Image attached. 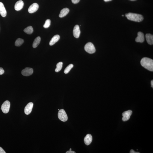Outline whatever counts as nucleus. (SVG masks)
Returning <instances> with one entry per match:
<instances>
[{
    "mask_svg": "<svg viewBox=\"0 0 153 153\" xmlns=\"http://www.w3.org/2000/svg\"><path fill=\"white\" fill-rule=\"evenodd\" d=\"M151 87L153 88V80H152L151 82Z\"/></svg>",
    "mask_w": 153,
    "mask_h": 153,
    "instance_id": "29",
    "label": "nucleus"
},
{
    "mask_svg": "<svg viewBox=\"0 0 153 153\" xmlns=\"http://www.w3.org/2000/svg\"><path fill=\"white\" fill-rule=\"evenodd\" d=\"M141 64L142 66L150 71H153V60L149 58L144 57L141 61Z\"/></svg>",
    "mask_w": 153,
    "mask_h": 153,
    "instance_id": "1",
    "label": "nucleus"
},
{
    "mask_svg": "<svg viewBox=\"0 0 153 153\" xmlns=\"http://www.w3.org/2000/svg\"><path fill=\"white\" fill-rule=\"evenodd\" d=\"M58 117L59 119L64 122L67 121L68 119L67 115L63 109H61L59 110L58 114Z\"/></svg>",
    "mask_w": 153,
    "mask_h": 153,
    "instance_id": "4",
    "label": "nucleus"
},
{
    "mask_svg": "<svg viewBox=\"0 0 153 153\" xmlns=\"http://www.w3.org/2000/svg\"><path fill=\"white\" fill-rule=\"evenodd\" d=\"M10 106V102L7 100L1 106V109L4 114H7L9 111Z\"/></svg>",
    "mask_w": 153,
    "mask_h": 153,
    "instance_id": "5",
    "label": "nucleus"
},
{
    "mask_svg": "<svg viewBox=\"0 0 153 153\" xmlns=\"http://www.w3.org/2000/svg\"><path fill=\"white\" fill-rule=\"evenodd\" d=\"M104 0L105 2H108V1H111L112 0Z\"/></svg>",
    "mask_w": 153,
    "mask_h": 153,
    "instance_id": "30",
    "label": "nucleus"
},
{
    "mask_svg": "<svg viewBox=\"0 0 153 153\" xmlns=\"http://www.w3.org/2000/svg\"><path fill=\"white\" fill-rule=\"evenodd\" d=\"M122 16H124V15H122Z\"/></svg>",
    "mask_w": 153,
    "mask_h": 153,
    "instance_id": "33",
    "label": "nucleus"
},
{
    "mask_svg": "<svg viewBox=\"0 0 153 153\" xmlns=\"http://www.w3.org/2000/svg\"><path fill=\"white\" fill-rule=\"evenodd\" d=\"M69 11V9L67 8L63 9L60 11V14L59 15V17L62 18L64 17L68 14Z\"/></svg>",
    "mask_w": 153,
    "mask_h": 153,
    "instance_id": "17",
    "label": "nucleus"
},
{
    "mask_svg": "<svg viewBox=\"0 0 153 153\" xmlns=\"http://www.w3.org/2000/svg\"><path fill=\"white\" fill-rule=\"evenodd\" d=\"M38 4L36 3H34L31 5L28 9V12L30 13H33L36 11L39 8Z\"/></svg>",
    "mask_w": 153,
    "mask_h": 153,
    "instance_id": "8",
    "label": "nucleus"
},
{
    "mask_svg": "<svg viewBox=\"0 0 153 153\" xmlns=\"http://www.w3.org/2000/svg\"><path fill=\"white\" fill-rule=\"evenodd\" d=\"M81 31L80 30L79 26L78 25H76L74 28L73 34L75 38H79Z\"/></svg>",
    "mask_w": 153,
    "mask_h": 153,
    "instance_id": "10",
    "label": "nucleus"
},
{
    "mask_svg": "<svg viewBox=\"0 0 153 153\" xmlns=\"http://www.w3.org/2000/svg\"><path fill=\"white\" fill-rule=\"evenodd\" d=\"M145 40L144 35L142 32H139L138 33V36L135 41L137 42L143 43Z\"/></svg>",
    "mask_w": 153,
    "mask_h": 153,
    "instance_id": "11",
    "label": "nucleus"
},
{
    "mask_svg": "<svg viewBox=\"0 0 153 153\" xmlns=\"http://www.w3.org/2000/svg\"><path fill=\"white\" fill-rule=\"evenodd\" d=\"M33 73V70L32 68H26L23 70L21 73L24 76H28L32 75Z\"/></svg>",
    "mask_w": 153,
    "mask_h": 153,
    "instance_id": "6",
    "label": "nucleus"
},
{
    "mask_svg": "<svg viewBox=\"0 0 153 153\" xmlns=\"http://www.w3.org/2000/svg\"><path fill=\"white\" fill-rule=\"evenodd\" d=\"M0 14L3 17H5L7 15V11L4 4L0 2Z\"/></svg>",
    "mask_w": 153,
    "mask_h": 153,
    "instance_id": "13",
    "label": "nucleus"
},
{
    "mask_svg": "<svg viewBox=\"0 0 153 153\" xmlns=\"http://www.w3.org/2000/svg\"><path fill=\"white\" fill-rule=\"evenodd\" d=\"M4 73V71L2 68H0V75H2Z\"/></svg>",
    "mask_w": 153,
    "mask_h": 153,
    "instance_id": "24",
    "label": "nucleus"
},
{
    "mask_svg": "<svg viewBox=\"0 0 153 153\" xmlns=\"http://www.w3.org/2000/svg\"><path fill=\"white\" fill-rule=\"evenodd\" d=\"M131 0V1H134V0Z\"/></svg>",
    "mask_w": 153,
    "mask_h": 153,
    "instance_id": "32",
    "label": "nucleus"
},
{
    "mask_svg": "<svg viewBox=\"0 0 153 153\" xmlns=\"http://www.w3.org/2000/svg\"><path fill=\"white\" fill-rule=\"evenodd\" d=\"M132 114V111L130 110L126 111L123 112L122 114L123 121H128L130 119Z\"/></svg>",
    "mask_w": 153,
    "mask_h": 153,
    "instance_id": "7",
    "label": "nucleus"
},
{
    "mask_svg": "<svg viewBox=\"0 0 153 153\" xmlns=\"http://www.w3.org/2000/svg\"><path fill=\"white\" fill-rule=\"evenodd\" d=\"M71 150H72V149H71V148H70V150H69V151Z\"/></svg>",
    "mask_w": 153,
    "mask_h": 153,
    "instance_id": "31",
    "label": "nucleus"
},
{
    "mask_svg": "<svg viewBox=\"0 0 153 153\" xmlns=\"http://www.w3.org/2000/svg\"><path fill=\"white\" fill-rule=\"evenodd\" d=\"M51 23V21L50 19H48L46 20L45 24L44 25V27L45 28H47L50 26Z\"/></svg>",
    "mask_w": 153,
    "mask_h": 153,
    "instance_id": "23",
    "label": "nucleus"
},
{
    "mask_svg": "<svg viewBox=\"0 0 153 153\" xmlns=\"http://www.w3.org/2000/svg\"><path fill=\"white\" fill-rule=\"evenodd\" d=\"M33 104L32 102H30L27 105L25 109V114L26 115H29L32 112L33 108Z\"/></svg>",
    "mask_w": 153,
    "mask_h": 153,
    "instance_id": "9",
    "label": "nucleus"
},
{
    "mask_svg": "<svg viewBox=\"0 0 153 153\" xmlns=\"http://www.w3.org/2000/svg\"><path fill=\"white\" fill-rule=\"evenodd\" d=\"M41 38L40 37H38L35 39L34 40L33 44L32 46L34 48H36L40 42Z\"/></svg>",
    "mask_w": 153,
    "mask_h": 153,
    "instance_id": "18",
    "label": "nucleus"
},
{
    "mask_svg": "<svg viewBox=\"0 0 153 153\" xmlns=\"http://www.w3.org/2000/svg\"><path fill=\"white\" fill-rule=\"evenodd\" d=\"M93 140V137L91 135L88 134L84 138V143L86 145H88L90 144Z\"/></svg>",
    "mask_w": 153,
    "mask_h": 153,
    "instance_id": "14",
    "label": "nucleus"
},
{
    "mask_svg": "<svg viewBox=\"0 0 153 153\" xmlns=\"http://www.w3.org/2000/svg\"><path fill=\"white\" fill-rule=\"evenodd\" d=\"M63 63L62 62H60L58 63L56 65V68L55 69V71L56 72H59L61 70L62 67Z\"/></svg>",
    "mask_w": 153,
    "mask_h": 153,
    "instance_id": "21",
    "label": "nucleus"
},
{
    "mask_svg": "<svg viewBox=\"0 0 153 153\" xmlns=\"http://www.w3.org/2000/svg\"><path fill=\"white\" fill-rule=\"evenodd\" d=\"M24 5L23 1L19 0L16 3L15 5V9L16 11H19L23 9Z\"/></svg>",
    "mask_w": 153,
    "mask_h": 153,
    "instance_id": "12",
    "label": "nucleus"
},
{
    "mask_svg": "<svg viewBox=\"0 0 153 153\" xmlns=\"http://www.w3.org/2000/svg\"><path fill=\"white\" fill-rule=\"evenodd\" d=\"M130 153H139V152H135L133 150V149H131V150L130 151Z\"/></svg>",
    "mask_w": 153,
    "mask_h": 153,
    "instance_id": "27",
    "label": "nucleus"
},
{
    "mask_svg": "<svg viewBox=\"0 0 153 153\" xmlns=\"http://www.w3.org/2000/svg\"><path fill=\"white\" fill-rule=\"evenodd\" d=\"M66 153H75V151L71 150L67 151Z\"/></svg>",
    "mask_w": 153,
    "mask_h": 153,
    "instance_id": "28",
    "label": "nucleus"
},
{
    "mask_svg": "<svg viewBox=\"0 0 153 153\" xmlns=\"http://www.w3.org/2000/svg\"><path fill=\"white\" fill-rule=\"evenodd\" d=\"M125 16L128 20L135 22H140L143 19L142 15L136 13H129L126 14Z\"/></svg>",
    "mask_w": 153,
    "mask_h": 153,
    "instance_id": "2",
    "label": "nucleus"
},
{
    "mask_svg": "<svg viewBox=\"0 0 153 153\" xmlns=\"http://www.w3.org/2000/svg\"><path fill=\"white\" fill-rule=\"evenodd\" d=\"M24 31L26 33L31 35L33 32V29L32 26H29L25 28Z\"/></svg>",
    "mask_w": 153,
    "mask_h": 153,
    "instance_id": "19",
    "label": "nucleus"
},
{
    "mask_svg": "<svg viewBox=\"0 0 153 153\" xmlns=\"http://www.w3.org/2000/svg\"><path fill=\"white\" fill-rule=\"evenodd\" d=\"M80 0H72V2L74 4H77L79 2Z\"/></svg>",
    "mask_w": 153,
    "mask_h": 153,
    "instance_id": "25",
    "label": "nucleus"
},
{
    "mask_svg": "<svg viewBox=\"0 0 153 153\" xmlns=\"http://www.w3.org/2000/svg\"><path fill=\"white\" fill-rule=\"evenodd\" d=\"M146 39L147 42L150 45L153 44V35L151 34H148L146 35Z\"/></svg>",
    "mask_w": 153,
    "mask_h": 153,
    "instance_id": "16",
    "label": "nucleus"
},
{
    "mask_svg": "<svg viewBox=\"0 0 153 153\" xmlns=\"http://www.w3.org/2000/svg\"><path fill=\"white\" fill-rule=\"evenodd\" d=\"M24 40L22 39L19 38L16 40L15 43V45L16 46H20L24 42Z\"/></svg>",
    "mask_w": 153,
    "mask_h": 153,
    "instance_id": "20",
    "label": "nucleus"
},
{
    "mask_svg": "<svg viewBox=\"0 0 153 153\" xmlns=\"http://www.w3.org/2000/svg\"><path fill=\"white\" fill-rule=\"evenodd\" d=\"M0 153H6V152L1 147H0Z\"/></svg>",
    "mask_w": 153,
    "mask_h": 153,
    "instance_id": "26",
    "label": "nucleus"
},
{
    "mask_svg": "<svg viewBox=\"0 0 153 153\" xmlns=\"http://www.w3.org/2000/svg\"><path fill=\"white\" fill-rule=\"evenodd\" d=\"M58 110L59 111V110H60L58 109Z\"/></svg>",
    "mask_w": 153,
    "mask_h": 153,
    "instance_id": "34",
    "label": "nucleus"
},
{
    "mask_svg": "<svg viewBox=\"0 0 153 153\" xmlns=\"http://www.w3.org/2000/svg\"><path fill=\"white\" fill-rule=\"evenodd\" d=\"M84 50L89 54H93L96 51V49L94 44L91 42H89L85 44Z\"/></svg>",
    "mask_w": 153,
    "mask_h": 153,
    "instance_id": "3",
    "label": "nucleus"
},
{
    "mask_svg": "<svg viewBox=\"0 0 153 153\" xmlns=\"http://www.w3.org/2000/svg\"><path fill=\"white\" fill-rule=\"evenodd\" d=\"M73 67L74 65L73 64H71L68 65L67 67L66 68V69H65L64 71V73L66 74L68 73L69 71H70L71 69L73 68Z\"/></svg>",
    "mask_w": 153,
    "mask_h": 153,
    "instance_id": "22",
    "label": "nucleus"
},
{
    "mask_svg": "<svg viewBox=\"0 0 153 153\" xmlns=\"http://www.w3.org/2000/svg\"><path fill=\"white\" fill-rule=\"evenodd\" d=\"M60 39V36L58 35H56L53 37L49 42V45L50 46L54 45V44L58 41Z\"/></svg>",
    "mask_w": 153,
    "mask_h": 153,
    "instance_id": "15",
    "label": "nucleus"
}]
</instances>
